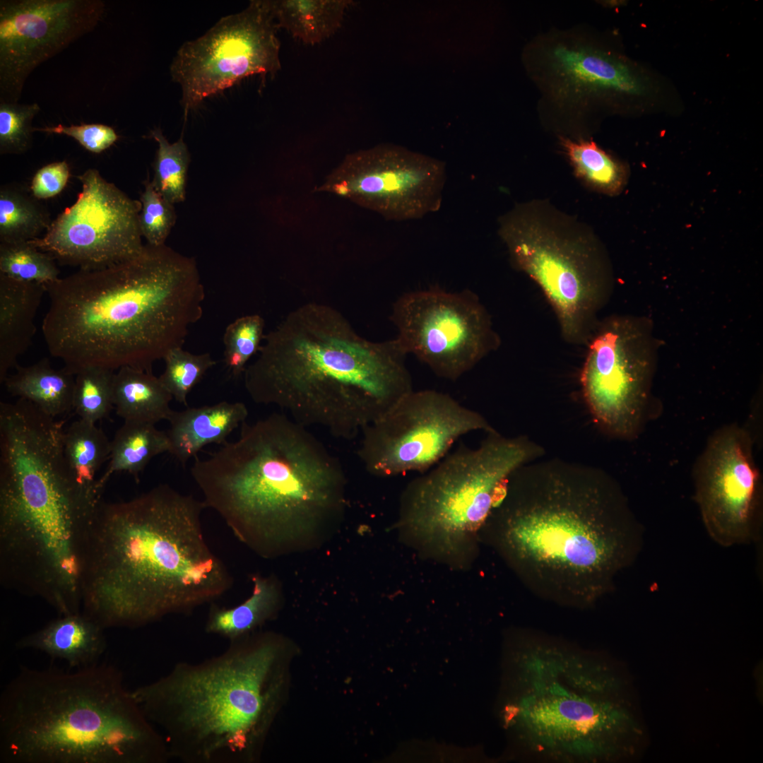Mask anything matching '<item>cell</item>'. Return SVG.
Segmentation results:
<instances>
[{
  "mask_svg": "<svg viewBox=\"0 0 763 763\" xmlns=\"http://www.w3.org/2000/svg\"><path fill=\"white\" fill-rule=\"evenodd\" d=\"M537 460L509 475L480 533L533 595L589 609L636 561L643 526L605 471Z\"/></svg>",
  "mask_w": 763,
  "mask_h": 763,
  "instance_id": "obj_1",
  "label": "cell"
},
{
  "mask_svg": "<svg viewBox=\"0 0 763 763\" xmlns=\"http://www.w3.org/2000/svg\"><path fill=\"white\" fill-rule=\"evenodd\" d=\"M204 509L167 484L103 502L83 559L81 611L105 629L137 628L227 592L233 577L206 541Z\"/></svg>",
  "mask_w": 763,
  "mask_h": 763,
  "instance_id": "obj_2",
  "label": "cell"
},
{
  "mask_svg": "<svg viewBox=\"0 0 763 763\" xmlns=\"http://www.w3.org/2000/svg\"><path fill=\"white\" fill-rule=\"evenodd\" d=\"M64 430L27 400L0 403V579L59 615L81 610L83 559L103 502L70 471Z\"/></svg>",
  "mask_w": 763,
  "mask_h": 763,
  "instance_id": "obj_3",
  "label": "cell"
},
{
  "mask_svg": "<svg viewBox=\"0 0 763 763\" xmlns=\"http://www.w3.org/2000/svg\"><path fill=\"white\" fill-rule=\"evenodd\" d=\"M190 473L206 508L263 558L320 545L344 517L341 463L283 413L244 421L236 440L206 458L195 456Z\"/></svg>",
  "mask_w": 763,
  "mask_h": 763,
  "instance_id": "obj_4",
  "label": "cell"
},
{
  "mask_svg": "<svg viewBox=\"0 0 763 763\" xmlns=\"http://www.w3.org/2000/svg\"><path fill=\"white\" fill-rule=\"evenodd\" d=\"M45 285L44 339L73 374L92 366L152 372L203 315L196 260L165 244H147L131 259Z\"/></svg>",
  "mask_w": 763,
  "mask_h": 763,
  "instance_id": "obj_5",
  "label": "cell"
},
{
  "mask_svg": "<svg viewBox=\"0 0 763 763\" xmlns=\"http://www.w3.org/2000/svg\"><path fill=\"white\" fill-rule=\"evenodd\" d=\"M507 728L522 753L550 763H613L644 738L630 680L603 653L521 629L511 639Z\"/></svg>",
  "mask_w": 763,
  "mask_h": 763,
  "instance_id": "obj_6",
  "label": "cell"
},
{
  "mask_svg": "<svg viewBox=\"0 0 763 763\" xmlns=\"http://www.w3.org/2000/svg\"><path fill=\"white\" fill-rule=\"evenodd\" d=\"M264 340L243 374L251 399L337 438H354L413 390L396 338L369 341L329 305L297 307Z\"/></svg>",
  "mask_w": 763,
  "mask_h": 763,
  "instance_id": "obj_7",
  "label": "cell"
},
{
  "mask_svg": "<svg viewBox=\"0 0 763 763\" xmlns=\"http://www.w3.org/2000/svg\"><path fill=\"white\" fill-rule=\"evenodd\" d=\"M165 740L116 666L22 667L0 697L4 763H165Z\"/></svg>",
  "mask_w": 763,
  "mask_h": 763,
  "instance_id": "obj_8",
  "label": "cell"
},
{
  "mask_svg": "<svg viewBox=\"0 0 763 763\" xmlns=\"http://www.w3.org/2000/svg\"><path fill=\"white\" fill-rule=\"evenodd\" d=\"M202 661L179 662L131 690L163 736L170 759L239 763L254 755L276 694L278 639L266 634L229 641Z\"/></svg>",
  "mask_w": 763,
  "mask_h": 763,
  "instance_id": "obj_9",
  "label": "cell"
},
{
  "mask_svg": "<svg viewBox=\"0 0 763 763\" xmlns=\"http://www.w3.org/2000/svg\"><path fill=\"white\" fill-rule=\"evenodd\" d=\"M487 434L477 447L461 446L411 480L400 497L396 527L401 538L452 567L475 558L480 531L509 475L544 454L526 437Z\"/></svg>",
  "mask_w": 763,
  "mask_h": 763,
  "instance_id": "obj_10",
  "label": "cell"
},
{
  "mask_svg": "<svg viewBox=\"0 0 763 763\" xmlns=\"http://www.w3.org/2000/svg\"><path fill=\"white\" fill-rule=\"evenodd\" d=\"M510 263L542 290L562 338L585 345L613 290L606 251L591 226L546 199L517 203L498 219Z\"/></svg>",
  "mask_w": 763,
  "mask_h": 763,
  "instance_id": "obj_11",
  "label": "cell"
},
{
  "mask_svg": "<svg viewBox=\"0 0 763 763\" xmlns=\"http://www.w3.org/2000/svg\"><path fill=\"white\" fill-rule=\"evenodd\" d=\"M586 345L580 382L595 423L612 437L634 439L653 403L658 343L651 321L632 315L601 319Z\"/></svg>",
  "mask_w": 763,
  "mask_h": 763,
  "instance_id": "obj_12",
  "label": "cell"
},
{
  "mask_svg": "<svg viewBox=\"0 0 763 763\" xmlns=\"http://www.w3.org/2000/svg\"><path fill=\"white\" fill-rule=\"evenodd\" d=\"M526 71L543 97L545 124L570 138H591L597 101L608 93L637 95L639 78L625 62L605 52L583 30L553 31L524 50Z\"/></svg>",
  "mask_w": 763,
  "mask_h": 763,
  "instance_id": "obj_13",
  "label": "cell"
},
{
  "mask_svg": "<svg viewBox=\"0 0 763 763\" xmlns=\"http://www.w3.org/2000/svg\"><path fill=\"white\" fill-rule=\"evenodd\" d=\"M480 430L496 431L482 414L447 394L413 390L363 428L357 456L374 476L422 473L459 438Z\"/></svg>",
  "mask_w": 763,
  "mask_h": 763,
  "instance_id": "obj_14",
  "label": "cell"
},
{
  "mask_svg": "<svg viewBox=\"0 0 763 763\" xmlns=\"http://www.w3.org/2000/svg\"><path fill=\"white\" fill-rule=\"evenodd\" d=\"M396 340L439 377L455 381L498 348L500 338L479 297L470 290L430 288L394 304Z\"/></svg>",
  "mask_w": 763,
  "mask_h": 763,
  "instance_id": "obj_15",
  "label": "cell"
},
{
  "mask_svg": "<svg viewBox=\"0 0 763 763\" xmlns=\"http://www.w3.org/2000/svg\"><path fill=\"white\" fill-rule=\"evenodd\" d=\"M278 29L269 0H253L220 19L204 35L184 42L170 66L182 91L185 117L205 98L254 74L280 69Z\"/></svg>",
  "mask_w": 763,
  "mask_h": 763,
  "instance_id": "obj_16",
  "label": "cell"
},
{
  "mask_svg": "<svg viewBox=\"0 0 763 763\" xmlns=\"http://www.w3.org/2000/svg\"><path fill=\"white\" fill-rule=\"evenodd\" d=\"M446 179L443 162L382 144L346 155L315 191L343 197L386 219L403 221L437 211Z\"/></svg>",
  "mask_w": 763,
  "mask_h": 763,
  "instance_id": "obj_17",
  "label": "cell"
},
{
  "mask_svg": "<svg viewBox=\"0 0 763 763\" xmlns=\"http://www.w3.org/2000/svg\"><path fill=\"white\" fill-rule=\"evenodd\" d=\"M82 191L52 221L42 237L28 241L63 264L95 269L131 259L144 245L140 201L134 200L95 169L78 175Z\"/></svg>",
  "mask_w": 763,
  "mask_h": 763,
  "instance_id": "obj_18",
  "label": "cell"
},
{
  "mask_svg": "<svg viewBox=\"0 0 763 763\" xmlns=\"http://www.w3.org/2000/svg\"><path fill=\"white\" fill-rule=\"evenodd\" d=\"M753 441L745 427L724 425L709 437L694 467V500L704 528L724 548L751 544L762 533V485Z\"/></svg>",
  "mask_w": 763,
  "mask_h": 763,
  "instance_id": "obj_19",
  "label": "cell"
},
{
  "mask_svg": "<svg viewBox=\"0 0 763 763\" xmlns=\"http://www.w3.org/2000/svg\"><path fill=\"white\" fill-rule=\"evenodd\" d=\"M101 0L0 1V102L16 103L29 75L91 32Z\"/></svg>",
  "mask_w": 763,
  "mask_h": 763,
  "instance_id": "obj_20",
  "label": "cell"
},
{
  "mask_svg": "<svg viewBox=\"0 0 763 763\" xmlns=\"http://www.w3.org/2000/svg\"><path fill=\"white\" fill-rule=\"evenodd\" d=\"M105 628L81 611L59 615L41 629L23 637L19 649H34L51 658L66 661L71 668L99 662L107 648Z\"/></svg>",
  "mask_w": 763,
  "mask_h": 763,
  "instance_id": "obj_21",
  "label": "cell"
},
{
  "mask_svg": "<svg viewBox=\"0 0 763 763\" xmlns=\"http://www.w3.org/2000/svg\"><path fill=\"white\" fill-rule=\"evenodd\" d=\"M248 414L244 403L227 401L173 410L166 431L169 453L184 466L207 444L225 443L227 437L246 421Z\"/></svg>",
  "mask_w": 763,
  "mask_h": 763,
  "instance_id": "obj_22",
  "label": "cell"
},
{
  "mask_svg": "<svg viewBox=\"0 0 763 763\" xmlns=\"http://www.w3.org/2000/svg\"><path fill=\"white\" fill-rule=\"evenodd\" d=\"M46 288L0 273V383L16 368L18 358L31 345L35 319Z\"/></svg>",
  "mask_w": 763,
  "mask_h": 763,
  "instance_id": "obj_23",
  "label": "cell"
},
{
  "mask_svg": "<svg viewBox=\"0 0 763 763\" xmlns=\"http://www.w3.org/2000/svg\"><path fill=\"white\" fill-rule=\"evenodd\" d=\"M251 580L252 593L242 603L230 608L211 603L205 623L206 632L231 641L249 634L278 613L283 601L278 579L256 574Z\"/></svg>",
  "mask_w": 763,
  "mask_h": 763,
  "instance_id": "obj_24",
  "label": "cell"
},
{
  "mask_svg": "<svg viewBox=\"0 0 763 763\" xmlns=\"http://www.w3.org/2000/svg\"><path fill=\"white\" fill-rule=\"evenodd\" d=\"M15 369L3 383L11 396L32 403L53 418L73 410L75 374L64 367L54 368L46 357Z\"/></svg>",
  "mask_w": 763,
  "mask_h": 763,
  "instance_id": "obj_25",
  "label": "cell"
},
{
  "mask_svg": "<svg viewBox=\"0 0 763 763\" xmlns=\"http://www.w3.org/2000/svg\"><path fill=\"white\" fill-rule=\"evenodd\" d=\"M173 397L152 372L123 367L114 373L113 403L124 421L155 425L168 420Z\"/></svg>",
  "mask_w": 763,
  "mask_h": 763,
  "instance_id": "obj_26",
  "label": "cell"
},
{
  "mask_svg": "<svg viewBox=\"0 0 763 763\" xmlns=\"http://www.w3.org/2000/svg\"><path fill=\"white\" fill-rule=\"evenodd\" d=\"M350 0H275L271 8L278 28L304 44L314 45L341 28Z\"/></svg>",
  "mask_w": 763,
  "mask_h": 763,
  "instance_id": "obj_27",
  "label": "cell"
},
{
  "mask_svg": "<svg viewBox=\"0 0 763 763\" xmlns=\"http://www.w3.org/2000/svg\"><path fill=\"white\" fill-rule=\"evenodd\" d=\"M169 450L166 431L154 424L124 421L111 441L110 462L97 483L104 489L111 475L119 472L128 473L138 483L151 459Z\"/></svg>",
  "mask_w": 763,
  "mask_h": 763,
  "instance_id": "obj_28",
  "label": "cell"
},
{
  "mask_svg": "<svg viewBox=\"0 0 763 763\" xmlns=\"http://www.w3.org/2000/svg\"><path fill=\"white\" fill-rule=\"evenodd\" d=\"M576 177L589 189L614 195L626 184L625 167L589 138L558 136Z\"/></svg>",
  "mask_w": 763,
  "mask_h": 763,
  "instance_id": "obj_29",
  "label": "cell"
},
{
  "mask_svg": "<svg viewBox=\"0 0 763 763\" xmlns=\"http://www.w3.org/2000/svg\"><path fill=\"white\" fill-rule=\"evenodd\" d=\"M64 455L77 481L88 488L103 491L97 473L110 459L111 441L95 424L78 419L64 430Z\"/></svg>",
  "mask_w": 763,
  "mask_h": 763,
  "instance_id": "obj_30",
  "label": "cell"
},
{
  "mask_svg": "<svg viewBox=\"0 0 763 763\" xmlns=\"http://www.w3.org/2000/svg\"><path fill=\"white\" fill-rule=\"evenodd\" d=\"M34 196L13 186L0 190V242H28L40 237L52 221Z\"/></svg>",
  "mask_w": 763,
  "mask_h": 763,
  "instance_id": "obj_31",
  "label": "cell"
},
{
  "mask_svg": "<svg viewBox=\"0 0 763 763\" xmlns=\"http://www.w3.org/2000/svg\"><path fill=\"white\" fill-rule=\"evenodd\" d=\"M158 148L151 181L155 190L167 201L175 204L186 198V186L191 155L182 136L170 143L160 128L150 131Z\"/></svg>",
  "mask_w": 763,
  "mask_h": 763,
  "instance_id": "obj_32",
  "label": "cell"
},
{
  "mask_svg": "<svg viewBox=\"0 0 763 763\" xmlns=\"http://www.w3.org/2000/svg\"><path fill=\"white\" fill-rule=\"evenodd\" d=\"M115 371L102 367H87L75 374L73 410L79 419L95 424L114 408L113 381Z\"/></svg>",
  "mask_w": 763,
  "mask_h": 763,
  "instance_id": "obj_33",
  "label": "cell"
},
{
  "mask_svg": "<svg viewBox=\"0 0 763 763\" xmlns=\"http://www.w3.org/2000/svg\"><path fill=\"white\" fill-rule=\"evenodd\" d=\"M54 259L29 242H0V273L19 281L43 285L60 278Z\"/></svg>",
  "mask_w": 763,
  "mask_h": 763,
  "instance_id": "obj_34",
  "label": "cell"
},
{
  "mask_svg": "<svg viewBox=\"0 0 763 763\" xmlns=\"http://www.w3.org/2000/svg\"><path fill=\"white\" fill-rule=\"evenodd\" d=\"M163 360L165 370L159 379L172 396L185 406L189 392L216 365L208 353L193 354L182 347L171 350Z\"/></svg>",
  "mask_w": 763,
  "mask_h": 763,
  "instance_id": "obj_35",
  "label": "cell"
},
{
  "mask_svg": "<svg viewBox=\"0 0 763 763\" xmlns=\"http://www.w3.org/2000/svg\"><path fill=\"white\" fill-rule=\"evenodd\" d=\"M264 327V319L259 314L240 317L226 327L224 361L233 377L244 374L248 361L257 354L265 336Z\"/></svg>",
  "mask_w": 763,
  "mask_h": 763,
  "instance_id": "obj_36",
  "label": "cell"
},
{
  "mask_svg": "<svg viewBox=\"0 0 763 763\" xmlns=\"http://www.w3.org/2000/svg\"><path fill=\"white\" fill-rule=\"evenodd\" d=\"M39 105L0 102V153L22 154L32 145L35 116Z\"/></svg>",
  "mask_w": 763,
  "mask_h": 763,
  "instance_id": "obj_37",
  "label": "cell"
},
{
  "mask_svg": "<svg viewBox=\"0 0 763 763\" xmlns=\"http://www.w3.org/2000/svg\"><path fill=\"white\" fill-rule=\"evenodd\" d=\"M140 202L139 226L142 237L150 245L165 244L177 220L175 204L164 199L155 190L151 181L145 182Z\"/></svg>",
  "mask_w": 763,
  "mask_h": 763,
  "instance_id": "obj_38",
  "label": "cell"
},
{
  "mask_svg": "<svg viewBox=\"0 0 763 763\" xmlns=\"http://www.w3.org/2000/svg\"><path fill=\"white\" fill-rule=\"evenodd\" d=\"M33 131L66 135L93 153H102L118 139V135L112 127L101 124H83L69 126L58 124L55 126L34 127Z\"/></svg>",
  "mask_w": 763,
  "mask_h": 763,
  "instance_id": "obj_39",
  "label": "cell"
},
{
  "mask_svg": "<svg viewBox=\"0 0 763 763\" xmlns=\"http://www.w3.org/2000/svg\"><path fill=\"white\" fill-rule=\"evenodd\" d=\"M70 176L66 161L54 162L43 166L35 174L30 189L37 199H46L59 194L66 187Z\"/></svg>",
  "mask_w": 763,
  "mask_h": 763,
  "instance_id": "obj_40",
  "label": "cell"
}]
</instances>
